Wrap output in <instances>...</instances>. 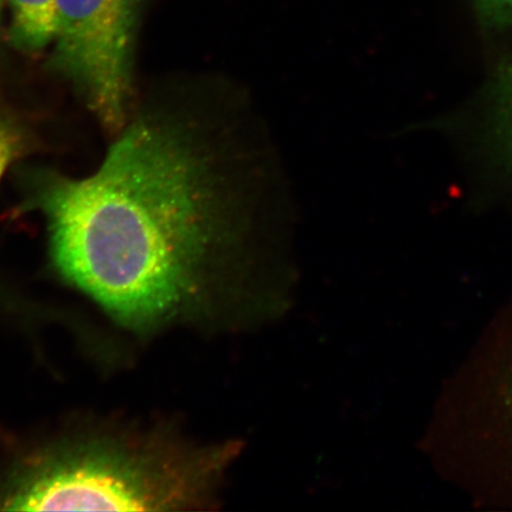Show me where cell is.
Wrapping results in <instances>:
<instances>
[{
	"mask_svg": "<svg viewBox=\"0 0 512 512\" xmlns=\"http://www.w3.org/2000/svg\"><path fill=\"white\" fill-rule=\"evenodd\" d=\"M219 144L190 114L126 125L93 175L36 178L59 271L119 322L150 328L197 294L248 217Z\"/></svg>",
	"mask_w": 512,
	"mask_h": 512,
	"instance_id": "1",
	"label": "cell"
},
{
	"mask_svg": "<svg viewBox=\"0 0 512 512\" xmlns=\"http://www.w3.org/2000/svg\"><path fill=\"white\" fill-rule=\"evenodd\" d=\"M217 454L89 441L41 454L0 489V510H170L196 501Z\"/></svg>",
	"mask_w": 512,
	"mask_h": 512,
	"instance_id": "2",
	"label": "cell"
},
{
	"mask_svg": "<svg viewBox=\"0 0 512 512\" xmlns=\"http://www.w3.org/2000/svg\"><path fill=\"white\" fill-rule=\"evenodd\" d=\"M49 67L72 83L99 123L118 133L132 99L139 0H56Z\"/></svg>",
	"mask_w": 512,
	"mask_h": 512,
	"instance_id": "3",
	"label": "cell"
},
{
	"mask_svg": "<svg viewBox=\"0 0 512 512\" xmlns=\"http://www.w3.org/2000/svg\"><path fill=\"white\" fill-rule=\"evenodd\" d=\"M9 41L16 49L36 54L51 46L56 31V0H5Z\"/></svg>",
	"mask_w": 512,
	"mask_h": 512,
	"instance_id": "4",
	"label": "cell"
},
{
	"mask_svg": "<svg viewBox=\"0 0 512 512\" xmlns=\"http://www.w3.org/2000/svg\"><path fill=\"white\" fill-rule=\"evenodd\" d=\"M486 98L492 143L512 171V55L497 63Z\"/></svg>",
	"mask_w": 512,
	"mask_h": 512,
	"instance_id": "5",
	"label": "cell"
},
{
	"mask_svg": "<svg viewBox=\"0 0 512 512\" xmlns=\"http://www.w3.org/2000/svg\"><path fill=\"white\" fill-rule=\"evenodd\" d=\"M25 147L24 132L9 115L0 114V179Z\"/></svg>",
	"mask_w": 512,
	"mask_h": 512,
	"instance_id": "6",
	"label": "cell"
},
{
	"mask_svg": "<svg viewBox=\"0 0 512 512\" xmlns=\"http://www.w3.org/2000/svg\"><path fill=\"white\" fill-rule=\"evenodd\" d=\"M472 3L486 29L512 28V0H472Z\"/></svg>",
	"mask_w": 512,
	"mask_h": 512,
	"instance_id": "7",
	"label": "cell"
},
{
	"mask_svg": "<svg viewBox=\"0 0 512 512\" xmlns=\"http://www.w3.org/2000/svg\"><path fill=\"white\" fill-rule=\"evenodd\" d=\"M5 14H6L5 0H0V32L3 31Z\"/></svg>",
	"mask_w": 512,
	"mask_h": 512,
	"instance_id": "8",
	"label": "cell"
}]
</instances>
